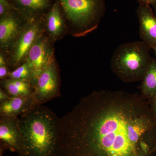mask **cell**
Listing matches in <instances>:
<instances>
[{
	"mask_svg": "<svg viewBox=\"0 0 156 156\" xmlns=\"http://www.w3.org/2000/svg\"><path fill=\"white\" fill-rule=\"evenodd\" d=\"M123 91H95L60 119L57 156H150L141 144L156 143L148 101Z\"/></svg>",
	"mask_w": 156,
	"mask_h": 156,
	"instance_id": "cell-1",
	"label": "cell"
},
{
	"mask_svg": "<svg viewBox=\"0 0 156 156\" xmlns=\"http://www.w3.org/2000/svg\"><path fill=\"white\" fill-rule=\"evenodd\" d=\"M25 156H57L60 119L47 107L37 104L17 118Z\"/></svg>",
	"mask_w": 156,
	"mask_h": 156,
	"instance_id": "cell-2",
	"label": "cell"
},
{
	"mask_svg": "<svg viewBox=\"0 0 156 156\" xmlns=\"http://www.w3.org/2000/svg\"><path fill=\"white\" fill-rule=\"evenodd\" d=\"M69 34L87 36L98 27L106 11L105 0H58Z\"/></svg>",
	"mask_w": 156,
	"mask_h": 156,
	"instance_id": "cell-3",
	"label": "cell"
},
{
	"mask_svg": "<svg viewBox=\"0 0 156 156\" xmlns=\"http://www.w3.org/2000/svg\"><path fill=\"white\" fill-rule=\"evenodd\" d=\"M149 50L142 41L120 45L112 58L113 72L124 82L142 80L152 58Z\"/></svg>",
	"mask_w": 156,
	"mask_h": 156,
	"instance_id": "cell-4",
	"label": "cell"
},
{
	"mask_svg": "<svg viewBox=\"0 0 156 156\" xmlns=\"http://www.w3.org/2000/svg\"><path fill=\"white\" fill-rule=\"evenodd\" d=\"M45 32L44 17L29 20L6 56L11 71L25 62L30 49Z\"/></svg>",
	"mask_w": 156,
	"mask_h": 156,
	"instance_id": "cell-5",
	"label": "cell"
},
{
	"mask_svg": "<svg viewBox=\"0 0 156 156\" xmlns=\"http://www.w3.org/2000/svg\"><path fill=\"white\" fill-rule=\"evenodd\" d=\"M31 84L38 104L42 105L61 95L59 69L55 58Z\"/></svg>",
	"mask_w": 156,
	"mask_h": 156,
	"instance_id": "cell-6",
	"label": "cell"
},
{
	"mask_svg": "<svg viewBox=\"0 0 156 156\" xmlns=\"http://www.w3.org/2000/svg\"><path fill=\"white\" fill-rule=\"evenodd\" d=\"M54 44V42L45 32L30 49L26 61L32 73L30 83L55 58Z\"/></svg>",
	"mask_w": 156,
	"mask_h": 156,
	"instance_id": "cell-7",
	"label": "cell"
},
{
	"mask_svg": "<svg viewBox=\"0 0 156 156\" xmlns=\"http://www.w3.org/2000/svg\"><path fill=\"white\" fill-rule=\"evenodd\" d=\"M28 21L16 10L0 17V51L7 56Z\"/></svg>",
	"mask_w": 156,
	"mask_h": 156,
	"instance_id": "cell-8",
	"label": "cell"
},
{
	"mask_svg": "<svg viewBox=\"0 0 156 156\" xmlns=\"http://www.w3.org/2000/svg\"><path fill=\"white\" fill-rule=\"evenodd\" d=\"M6 150L25 156L23 140L18 128L17 119L0 117V156Z\"/></svg>",
	"mask_w": 156,
	"mask_h": 156,
	"instance_id": "cell-9",
	"label": "cell"
},
{
	"mask_svg": "<svg viewBox=\"0 0 156 156\" xmlns=\"http://www.w3.org/2000/svg\"><path fill=\"white\" fill-rule=\"evenodd\" d=\"M45 32L54 43L69 34L66 21L58 0L44 17Z\"/></svg>",
	"mask_w": 156,
	"mask_h": 156,
	"instance_id": "cell-10",
	"label": "cell"
},
{
	"mask_svg": "<svg viewBox=\"0 0 156 156\" xmlns=\"http://www.w3.org/2000/svg\"><path fill=\"white\" fill-rule=\"evenodd\" d=\"M136 13L140 39L151 49L156 46V16L150 5L143 3H139Z\"/></svg>",
	"mask_w": 156,
	"mask_h": 156,
	"instance_id": "cell-11",
	"label": "cell"
},
{
	"mask_svg": "<svg viewBox=\"0 0 156 156\" xmlns=\"http://www.w3.org/2000/svg\"><path fill=\"white\" fill-rule=\"evenodd\" d=\"M15 10L28 20L44 17L56 0H9Z\"/></svg>",
	"mask_w": 156,
	"mask_h": 156,
	"instance_id": "cell-12",
	"label": "cell"
},
{
	"mask_svg": "<svg viewBox=\"0 0 156 156\" xmlns=\"http://www.w3.org/2000/svg\"><path fill=\"white\" fill-rule=\"evenodd\" d=\"M37 104L34 96L11 97L0 103V117L17 119Z\"/></svg>",
	"mask_w": 156,
	"mask_h": 156,
	"instance_id": "cell-13",
	"label": "cell"
},
{
	"mask_svg": "<svg viewBox=\"0 0 156 156\" xmlns=\"http://www.w3.org/2000/svg\"><path fill=\"white\" fill-rule=\"evenodd\" d=\"M0 85L11 97L34 96L33 88L29 81L5 78L0 80Z\"/></svg>",
	"mask_w": 156,
	"mask_h": 156,
	"instance_id": "cell-14",
	"label": "cell"
},
{
	"mask_svg": "<svg viewBox=\"0 0 156 156\" xmlns=\"http://www.w3.org/2000/svg\"><path fill=\"white\" fill-rule=\"evenodd\" d=\"M140 86L142 96L151 99L156 95V58H152Z\"/></svg>",
	"mask_w": 156,
	"mask_h": 156,
	"instance_id": "cell-15",
	"label": "cell"
},
{
	"mask_svg": "<svg viewBox=\"0 0 156 156\" xmlns=\"http://www.w3.org/2000/svg\"><path fill=\"white\" fill-rule=\"evenodd\" d=\"M7 78L31 82L32 78L31 70L26 61L9 73Z\"/></svg>",
	"mask_w": 156,
	"mask_h": 156,
	"instance_id": "cell-16",
	"label": "cell"
},
{
	"mask_svg": "<svg viewBox=\"0 0 156 156\" xmlns=\"http://www.w3.org/2000/svg\"><path fill=\"white\" fill-rule=\"evenodd\" d=\"M15 11L9 0H0V17Z\"/></svg>",
	"mask_w": 156,
	"mask_h": 156,
	"instance_id": "cell-17",
	"label": "cell"
},
{
	"mask_svg": "<svg viewBox=\"0 0 156 156\" xmlns=\"http://www.w3.org/2000/svg\"><path fill=\"white\" fill-rule=\"evenodd\" d=\"M10 72L11 71L7 65L0 66V80L7 78Z\"/></svg>",
	"mask_w": 156,
	"mask_h": 156,
	"instance_id": "cell-18",
	"label": "cell"
},
{
	"mask_svg": "<svg viewBox=\"0 0 156 156\" xmlns=\"http://www.w3.org/2000/svg\"><path fill=\"white\" fill-rule=\"evenodd\" d=\"M11 97V96L6 90L1 87L0 88V103L6 101Z\"/></svg>",
	"mask_w": 156,
	"mask_h": 156,
	"instance_id": "cell-19",
	"label": "cell"
},
{
	"mask_svg": "<svg viewBox=\"0 0 156 156\" xmlns=\"http://www.w3.org/2000/svg\"><path fill=\"white\" fill-rule=\"evenodd\" d=\"M148 101L156 120V95L149 99Z\"/></svg>",
	"mask_w": 156,
	"mask_h": 156,
	"instance_id": "cell-20",
	"label": "cell"
},
{
	"mask_svg": "<svg viewBox=\"0 0 156 156\" xmlns=\"http://www.w3.org/2000/svg\"><path fill=\"white\" fill-rule=\"evenodd\" d=\"M139 3L147 4L152 7L156 14V0H136Z\"/></svg>",
	"mask_w": 156,
	"mask_h": 156,
	"instance_id": "cell-21",
	"label": "cell"
},
{
	"mask_svg": "<svg viewBox=\"0 0 156 156\" xmlns=\"http://www.w3.org/2000/svg\"><path fill=\"white\" fill-rule=\"evenodd\" d=\"M156 152V143L155 144L154 146L153 147L152 149L151 150V151L150 152V154L151 155V154L154 153Z\"/></svg>",
	"mask_w": 156,
	"mask_h": 156,
	"instance_id": "cell-22",
	"label": "cell"
},
{
	"mask_svg": "<svg viewBox=\"0 0 156 156\" xmlns=\"http://www.w3.org/2000/svg\"><path fill=\"white\" fill-rule=\"evenodd\" d=\"M152 49L154 50V52L155 55L156 56V46H154V47L152 48Z\"/></svg>",
	"mask_w": 156,
	"mask_h": 156,
	"instance_id": "cell-23",
	"label": "cell"
},
{
	"mask_svg": "<svg viewBox=\"0 0 156 156\" xmlns=\"http://www.w3.org/2000/svg\"></svg>",
	"mask_w": 156,
	"mask_h": 156,
	"instance_id": "cell-24",
	"label": "cell"
}]
</instances>
